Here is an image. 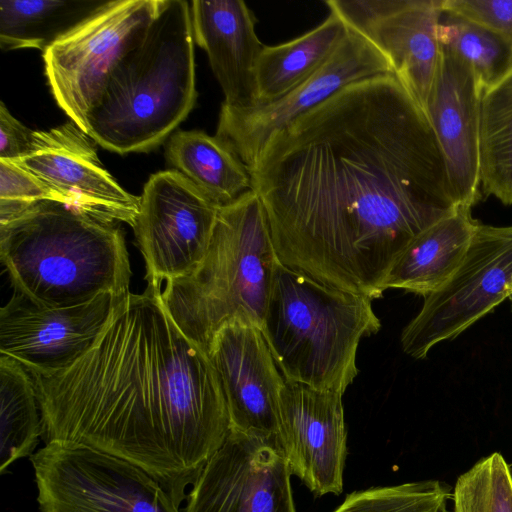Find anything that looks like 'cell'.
I'll list each match as a JSON object with an SVG mask.
<instances>
[{"instance_id":"4","label":"cell","mask_w":512,"mask_h":512,"mask_svg":"<svg viewBox=\"0 0 512 512\" xmlns=\"http://www.w3.org/2000/svg\"><path fill=\"white\" fill-rule=\"evenodd\" d=\"M0 259L15 292L43 307H72L129 291L122 230L58 202H36L1 224Z\"/></svg>"},{"instance_id":"19","label":"cell","mask_w":512,"mask_h":512,"mask_svg":"<svg viewBox=\"0 0 512 512\" xmlns=\"http://www.w3.org/2000/svg\"><path fill=\"white\" fill-rule=\"evenodd\" d=\"M190 8L194 41L208 56L224 94L222 104L256 106V66L264 45L253 12L242 0H193Z\"/></svg>"},{"instance_id":"23","label":"cell","mask_w":512,"mask_h":512,"mask_svg":"<svg viewBox=\"0 0 512 512\" xmlns=\"http://www.w3.org/2000/svg\"><path fill=\"white\" fill-rule=\"evenodd\" d=\"M105 0H0L3 49L45 51L110 4Z\"/></svg>"},{"instance_id":"2","label":"cell","mask_w":512,"mask_h":512,"mask_svg":"<svg viewBox=\"0 0 512 512\" xmlns=\"http://www.w3.org/2000/svg\"><path fill=\"white\" fill-rule=\"evenodd\" d=\"M29 374L45 443L80 444L126 459L180 503L231 430L208 354L178 327L161 289L149 285L124 296L72 366Z\"/></svg>"},{"instance_id":"18","label":"cell","mask_w":512,"mask_h":512,"mask_svg":"<svg viewBox=\"0 0 512 512\" xmlns=\"http://www.w3.org/2000/svg\"><path fill=\"white\" fill-rule=\"evenodd\" d=\"M483 88L471 66L440 45V57L425 114L445 158L460 205L481 199L480 105Z\"/></svg>"},{"instance_id":"20","label":"cell","mask_w":512,"mask_h":512,"mask_svg":"<svg viewBox=\"0 0 512 512\" xmlns=\"http://www.w3.org/2000/svg\"><path fill=\"white\" fill-rule=\"evenodd\" d=\"M461 205L416 236L388 272L382 291L399 288L423 297L444 286L459 268L479 223Z\"/></svg>"},{"instance_id":"26","label":"cell","mask_w":512,"mask_h":512,"mask_svg":"<svg viewBox=\"0 0 512 512\" xmlns=\"http://www.w3.org/2000/svg\"><path fill=\"white\" fill-rule=\"evenodd\" d=\"M438 40L466 61L483 89L499 80L512 66V46L488 29L448 11L438 23Z\"/></svg>"},{"instance_id":"28","label":"cell","mask_w":512,"mask_h":512,"mask_svg":"<svg viewBox=\"0 0 512 512\" xmlns=\"http://www.w3.org/2000/svg\"><path fill=\"white\" fill-rule=\"evenodd\" d=\"M453 512H512V474L494 452L461 474L453 492Z\"/></svg>"},{"instance_id":"25","label":"cell","mask_w":512,"mask_h":512,"mask_svg":"<svg viewBox=\"0 0 512 512\" xmlns=\"http://www.w3.org/2000/svg\"><path fill=\"white\" fill-rule=\"evenodd\" d=\"M0 472L31 456L42 422L34 383L15 359L0 355Z\"/></svg>"},{"instance_id":"7","label":"cell","mask_w":512,"mask_h":512,"mask_svg":"<svg viewBox=\"0 0 512 512\" xmlns=\"http://www.w3.org/2000/svg\"><path fill=\"white\" fill-rule=\"evenodd\" d=\"M30 461L41 512H182L163 483L118 456L50 442Z\"/></svg>"},{"instance_id":"13","label":"cell","mask_w":512,"mask_h":512,"mask_svg":"<svg viewBox=\"0 0 512 512\" xmlns=\"http://www.w3.org/2000/svg\"><path fill=\"white\" fill-rule=\"evenodd\" d=\"M128 292L104 293L64 308L39 306L14 292L0 310V355L15 359L29 373L67 369L94 346Z\"/></svg>"},{"instance_id":"17","label":"cell","mask_w":512,"mask_h":512,"mask_svg":"<svg viewBox=\"0 0 512 512\" xmlns=\"http://www.w3.org/2000/svg\"><path fill=\"white\" fill-rule=\"evenodd\" d=\"M207 354L222 386L231 430L277 438L285 379L261 328L240 321L227 323L214 335Z\"/></svg>"},{"instance_id":"1","label":"cell","mask_w":512,"mask_h":512,"mask_svg":"<svg viewBox=\"0 0 512 512\" xmlns=\"http://www.w3.org/2000/svg\"><path fill=\"white\" fill-rule=\"evenodd\" d=\"M249 172L278 260L373 300L406 246L461 206L427 115L393 73L297 118Z\"/></svg>"},{"instance_id":"22","label":"cell","mask_w":512,"mask_h":512,"mask_svg":"<svg viewBox=\"0 0 512 512\" xmlns=\"http://www.w3.org/2000/svg\"><path fill=\"white\" fill-rule=\"evenodd\" d=\"M166 156L176 171L218 207L252 190L248 167L216 135L178 130L168 140Z\"/></svg>"},{"instance_id":"14","label":"cell","mask_w":512,"mask_h":512,"mask_svg":"<svg viewBox=\"0 0 512 512\" xmlns=\"http://www.w3.org/2000/svg\"><path fill=\"white\" fill-rule=\"evenodd\" d=\"M329 10L375 46L425 112L440 57L441 0H327Z\"/></svg>"},{"instance_id":"30","label":"cell","mask_w":512,"mask_h":512,"mask_svg":"<svg viewBox=\"0 0 512 512\" xmlns=\"http://www.w3.org/2000/svg\"><path fill=\"white\" fill-rule=\"evenodd\" d=\"M441 8L488 29L512 46V0H441Z\"/></svg>"},{"instance_id":"31","label":"cell","mask_w":512,"mask_h":512,"mask_svg":"<svg viewBox=\"0 0 512 512\" xmlns=\"http://www.w3.org/2000/svg\"><path fill=\"white\" fill-rule=\"evenodd\" d=\"M35 130L24 126L0 103V159L15 161L32 149Z\"/></svg>"},{"instance_id":"5","label":"cell","mask_w":512,"mask_h":512,"mask_svg":"<svg viewBox=\"0 0 512 512\" xmlns=\"http://www.w3.org/2000/svg\"><path fill=\"white\" fill-rule=\"evenodd\" d=\"M278 262L263 204L252 189L219 207L203 260L189 275L166 282L163 304L207 353L227 323L262 327Z\"/></svg>"},{"instance_id":"29","label":"cell","mask_w":512,"mask_h":512,"mask_svg":"<svg viewBox=\"0 0 512 512\" xmlns=\"http://www.w3.org/2000/svg\"><path fill=\"white\" fill-rule=\"evenodd\" d=\"M0 199L25 207L40 201H53L68 206L66 198L38 177L17 164L0 159Z\"/></svg>"},{"instance_id":"15","label":"cell","mask_w":512,"mask_h":512,"mask_svg":"<svg viewBox=\"0 0 512 512\" xmlns=\"http://www.w3.org/2000/svg\"><path fill=\"white\" fill-rule=\"evenodd\" d=\"M96 144L70 121L36 131L29 154L11 162L61 193L69 207L104 222H123L133 228L140 211V196L124 190L105 169Z\"/></svg>"},{"instance_id":"10","label":"cell","mask_w":512,"mask_h":512,"mask_svg":"<svg viewBox=\"0 0 512 512\" xmlns=\"http://www.w3.org/2000/svg\"><path fill=\"white\" fill-rule=\"evenodd\" d=\"M219 207L176 170L150 176L133 227L147 285L189 275L208 249Z\"/></svg>"},{"instance_id":"9","label":"cell","mask_w":512,"mask_h":512,"mask_svg":"<svg viewBox=\"0 0 512 512\" xmlns=\"http://www.w3.org/2000/svg\"><path fill=\"white\" fill-rule=\"evenodd\" d=\"M512 296V225L478 223L451 279L424 297L401 334L403 351L423 359L439 342L458 336Z\"/></svg>"},{"instance_id":"8","label":"cell","mask_w":512,"mask_h":512,"mask_svg":"<svg viewBox=\"0 0 512 512\" xmlns=\"http://www.w3.org/2000/svg\"><path fill=\"white\" fill-rule=\"evenodd\" d=\"M160 0H112L43 53L45 74L60 108L83 131L107 80L143 37Z\"/></svg>"},{"instance_id":"3","label":"cell","mask_w":512,"mask_h":512,"mask_svg":"<svg viewBox=\"0 0 512 512\" xmlns=\"http://www.w3.org/2000/svg\"><path fill=\"white\" fill-rule=\"evenodd\" d=\"M196 98L191 8L160 0L141 40L111 72L86 133L118 154L146 152L179 126Z\"/></svg>"},{"instance_id":"21","label":"cell","mask_w":512,"mask_h":512,"mask_svg":"<svg viewBox=\"0 0 512 512\" xmlns=\"http://www.w3.org/2000/svg\"><path fill=\"white\" fill-rule=\"evenodd\" d=\"M348 34L346 23L330 11L321 24L303 35L278 45H264L256 66L257 105L282 97L310 78Z\"/></svg>"},{"instance_id":"27","label":"cell","mask_w":512,"mask_h":512,"mask_svg":"<svg viewBox=\"0 0 512 512\" xmlns=\"http://www.w3.org/2000/svg\"><path fill=\"white\" fill-rule=\"evenodd\" d=\"M451 497L445 482H409L353 492L333 512H448Z\"/></svg>"},{"instance_id":"12","label":"cell","mask_w":512,"mask_h":512,"mask_svg":"<svg viewBox=\"0 0 512 512\" xmlns=\"http://www.w3.org/2000/svg\"><path fill=\"white\" fill-rule=\"evenodd\" d=\"M277 438L230 430L186 497L183 512H296Z\"/></svg>"},{"instance_id":"11","label":"cell","mask_w":512,"mask_h":512,"mask_svg":"<svg viewBox=\"0 0 512 512\" xmlns=\"http://www.w3.org/2000/svg\"><path fill=\"white\" fill-rule=\"evenodd\" d=\"M393 73L385 56L364 37L349 34L330 60L315 74L282 97L250 108L221 105L216 136L248 167L268 140L300 116L346 86L377 75Z\"/></svg>"},{"instance_id":"16","label":"cell","mask_w":512,"mask_h":512,"mask_svg":"<svg viewBox=\"0 0 512 512\" xmlns=\"http://www.w3.org/2000/svg\"><path fill=\"white\" fill-rule=\"evenodd\" d=\"M342 395L286 380L280 393L279 446L292 475L316 496L343 490L347 432Z\"/></svg>"},{"instance_id":"6","label":"cell","mask_w":512,"mask_h":512,"mask_svg":"<svg viewBox=\"0 0 512 512\" xmlns=\"http://www.w3.org/2000/svg\"><path fill=\"white\" fill-rule=\"evenodd\" d=\"M372 301L279 261L261 330L284 379L343 394L361 339L381 328Z\"/></svg>"},{"instance_id":"24","label":"cell","mask_w":512,"mask_h":512,"mask_svg":"<svg viewBox=\"0 0 512 512\" xmlns=\"http://www.w3.org/2000/svg\"><path fill=\"white\" fill-rule=\"evenodd\" d=\"M480 186L485 197L512 204V66L482 91Z\"/></svg>"}]
</instances>
